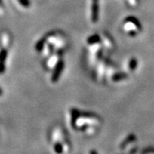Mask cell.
<instances>
[{"label":"cell","instance_id":"8992f818","mask_svg":"<svg viewBox=\"0 0 154 154\" xmlns=\"http://www.w3.org/2000/svg\"><path fill=\"white\" fill-rule=\"evenodd\" d=\"M124 78H126V75L121 73V74H115V75L112 76V80L114 82H118L121 80V79H124Z\"/></svg>","mask_w":154,"mask_h":154},{"label":"cell","instance_id":"7a4b0ae2","mask_svg":"<svg viewBox=\"0 0 154 154\" xmlns=\"http://www.w3.org/2000/svg\"><path fill=\"white\" fill-rule=\"evenodd\" d=\"M63 69H64V62L61 61V59L57 62V64L54 66V72L51 76V81L53 83H55L58 80L59 77L61 75Z\"/></svg>","mask_w":154,"mask_h":154},{"label":"cell","instance_id":"3957f363","mask_svg":"<svg viewBox=\"0 0 154 154\" xmlns=\"http://www.w3.org/2000/svg\"><path fill=\"white\" fill-rule=\"evenodd\" d=\"M98 0H92L91 20L93 23H96L98 20Z\"/></svg>","mask_w":154,"mask_h":154},{"label":"cell","instance_id":"52a82bcc","mask_svg":"<svg viewBox=\"0 0 154 154\" xmlns=\"http://www.w3.org/2000/svg\"><path fill=\"white\" fill-rule=\"evenodd\" d=\"M2 90H1V88H0V95H2Z\"/></svg>","mask_w":154,"mask_h":154},{"label":"cell","instance_id":"277c9868","mask_svg":"<svg viewBox=\"0 0 154 154\" xmlns=\"http://www.w3.org/2000/svg\"><path fill=\"white\" fill-rule=\"evenodd\" d=\"M6 57H7V51L5 49H2L0 51V74H2L5 72Z\"/></svg>","mask_w":154,"mask_h":154},{"label":"cell","instance_id":"5b68a950","mask_svg":"<svg viewBox=\"0 0 154 154\" xmlns=\"http://www.w3.org/2000/svg\"><path fill=\"white\" fill-rule=\"evenodd\" d=\"M137 67V61L136 59L132 58L129 61V63H128V69L130 71H134V69Z\"/></svg>","mask_w":154,"mask_h":154},{"label":"cell","instance_id":"6da1fadb","mask_svg":"<svg viewBox=\"0 0 154 154\" xmlns=\"http://www.w3.org/2000/svg\"><path fill=\"white\" fill-rule=\"evenodd\" d=\"M124 27L128 34L131 36H134L137 32L140 30V24H138V21L132 17H129L126 19Z\"/></svg>","mask_w":154,"mask_h":154}]
</instances>
